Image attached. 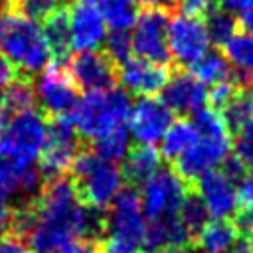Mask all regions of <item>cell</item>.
<instances>
[{
	"mask_svg": "<svg viewBox=\"0 0 253 253\" xmlns=\"http://www.w3.org/2000/svg\"><path fill=\"white\" fill-rule=\"evenodd\" d=\"M0 55L6 57L18 73L28 77L43 71L51 61L43 28L16 12H8L0 22Z\"/></svg>",
	"mask_w": 253,
	"mask_h": 253,
	"instance_id": "obj_1",
	"label": "cell"
},
{
	"mask_svg": "<svg viewBox=\"0 0 253 253\" xmlns=\"http://www.w3.org/2000/svg\"><path fill=\"white\" fill-rule=\"evenodd\" d=\"M67 178L75 190V198L81 206L103 211L111 206L115 194L121 188V168L109 160L99 158L87 142L75 154Z\"/></svg>",
	"mask_w": 253,
	"mask_h": 253,
	"instance_id": "obj_2",
	"label": "cell"
},
{
	"mask_svg": "<svg viewBox=\"0 0 253 253\" xmlns=\"http://www.w3.org/2000/svg\"><path fill=\"white\" fill-rule=\"evenodd\" d=\"M130 107V95L125 89L91 91L77 101L69 119L81 140L89 142L121 126L128 119Z\"/></svg>",
	"mask_w": 253,
	"mask_h": 253,
	"instance_id": "obj_3",
	"label": "cell"
},
{
	"mask_svg": "<svg viewBox=\"0 0 253 253\" xmlns=\"http://www.w3.org/2000/svg\"><path fill=\"white\" fill-rule=\"evenodd\" d=\"M47 136V119L28 109L12 115L0 128V158L30 164L40 156Z\"/></svg>",
	"mask_w": 253,
	"mask_h": 253,
	"instance_id": "obj_4",
	"label": "cell"
},
{
	"mask_svg": "<svg viewBox=\"0 0 253 253\" xmlns=\"http://www.w3.org/2000/svg\"><path fill=\"white\" fill-rule=\"evenodd\" d=\"M83 142L85 140H81L69 117L47 119V136L40 152V166H38L42 182L67 176L69 166L75 154L79 152V148L83 146Z\"/></svg>",
	"mask_w": 253,
	"mask_h": 253,
	"instance_id": "obj_5",
	"label": "cell"
},
{
	"mask_svg": "<svg viewBox=\"0 0 253 253\" xmlns=\"http://www.w3.org/2000/svg\"><path fill=\"white\" fill-rule=\"evenodd\" d=\"M210 36L200 18L174 16L166 26V45L170 59L180 67H192L210 51Z\"/></svg>",
	"mask_w": 253,
	"mask_h": 253,
	"instance_id": "obj_6",
	"label": "cell"
},
{
	"mask_svg": "<svg viewBox=\"0 0 253 253\" xmlns=\"http://www.w3.org/2000/svg\"><path fill=\"white\" fill-rule=\"evenodd\" d=\"M34 89L36 101L40 103V113L45 119L69 117L79 101V89L67 75L63 63L53 61L51 65H47Z\"/></svg>",
	"mask_w": 253,
	"mask_h": 253,
	"instance_id": "obj_7",
	"label": "cell"
},
{
	"mask_svg": "<svg viewBox=\"0 0 253 253\" xmlns=\"http://www.w3.org/2000/svg\"><path fill=\"white\" fill-rule=\"evenodd\" d=\"M188 188L176 176L172 168L156 170L146 182L140 196V206L148 219H158L164 215L178 213L180 202L184 200Z\"/></svg>",
	"mask_w": 253,
	"mask_h": 253,
	"instance_id": "obj_8",
	"label": "cell"
},
{
	"mask_svg": "<svg viewBox=\"0 0 253 253\" xmlns=\"http://www.w3.org/2000/svg\"><path fill=\"white\" fill-rule=\"evenodd\" d=\"M166 26H168V12L166 10H144L138 14L134 22L132 51L140 59L166 65L170 61L168 45H166Z\"/></svg>",
	"mask_w": 253,
	"mask_h": 253,
	"instance_id": "obj_9",
	"label": "cell"
},
{
	"mask_svg": "<svg viewBox=\"0 0 253 253\" xmlns=\"http://www.w3.org/2000/svg\"><path fill=\"white\" fill-rule=\"evenodd\" d=\"M67 75L77 89L87 93L113 89L117 83V65L103 51H79L67 59Z\"/></svg>",
	"mask_w": 253,
	"mask_h": 253,
	"instance_id": "obj_10",
	"label": "cell"
},
{
	"mask_svg": "<svg viewBox=\"0 0 253 253\" xmlns=\"http://www.w3.org/2000/svg\"><path fill=\"white\" fill-rule=\"evenodd\" d=\"M69 16V49L95 51L107 36V26L101 10L87 2H73L67 10Z\"/></svg>",
	"mask_w": 253,
	"mask_h": 253,
	"instance_id": "obj_11",
	"label": "cell"
},
{
	"mask_svg": "<svg viewBox=\"0 0 253 253\" xmlns=\"http://www.w3.org/2000/svg\"><path fill=\"white\" fill-rule=\"evenodd\" d=\"M174 113L154 97H142L130 107L128 113V125L130 132L136 138V142L142 144H154L158 142L166 128L172 125Z\"/></svg>",
	"mask_w": 253,
	"mask_h": 253,
	"instance_id": "obj_12",
	"label": "cell"
},
{
	"mask_svg": "<svg viewBox=\"0 0 253 253\" xmlns=\"http://www.w3.org/2000/svg\"><path fill=\"white\" fill-rule=\"evenodd\" d=\"M162 103L180 117L196 115L204 109L208 103V91L206 85H202L192 73L188 71H176L168 75L164 87H162Z\"/></svg>",
	"mask_w": 253,
	"mask_h": 253,
	"instance_id": "obj_13",
	"label": "cell"
},
{
	"mask_svg": "<svg viewBox=\"0 0 253 253\" xmlns=\"http://www.w3.org/2000/svg\"><path fill=\"white\" fill-rule=\"evenodd\" d=\"M166 79V65H158L140 57H130L117 69V81L123 85V89L138 97H152L160 93Z\"/></svg>",
	"mask_w": 253,
	"mask_h": 253,
	"instance_id": "obj_14",
	"label": "cell"
},
{
	"mask_svg": "<svg viewBox=\"0 0 253 253\" xmlns=\"http://www.w3.org/2000/svg\"><path fill=\"white\" fill-rule=\"evenodd\" d=\"M194 192H198V196L202 198L208 213L213 219H227L231 215V211L235 210L237 192H235L233 184L219 170L206 172L198 180Z\"/></svg>",
	"mask_w": 253,
	"mask_h": 253,
	"instance_id": "obj_15",
	"label": "cell"
},
{
	"mask_svg": "<svg viewBox=\"0 0 253 253\" xmlns=\"http://www.w3.org/2000/svg\"><path fill=\"white\" fill-rule=\"evenodd\" d=\"M42 188V176L38 168L14 160L0 158V200H6L14 194H26L28 198L36 196Z\"/></svg>",
	"mask_w": 253,
	"mask_h": 253,
	"instance_id": "obj_16",
	"label": "cell"
},
{
	"mask_svg": "<svg viewBox=\"0 0 253 253\" xmlns=\"http://www.w3.org/2000/svg\"><path fill=\"white\" fill-rule=\"evenodd\" d=\"M125 154L126 158L121 166V176L126 182V186H132V188L144 184L158 170L160 158H162L154 144H142V142L128 146Z\"/></svg>",
	"mask_w": 253,
	"mask_h": 253,
	"instance_id": "obj_17",
	"label": "cell"
},
{
	"mask_svg": "<svg viewBox=\"0 0 253 253\" xmlns=\"http://www.w3.org/2000/svg\"><path fill=\"white\" fill-rule=\"evenodd\" d=\"M223 47L233 69L231 83L237 89H253V36L235 34Z\"/></svg>",
	"mask_w": 253,
	"mask_h": 253,
	"instance_id": "obj_18",
	"label": "cell"
},
{
	"mask_svg": "<svg viewBox=\"0 0 253 253\" xmlns=\"http://www.w3.org/2000/svg\"><path fill=\"white\" fill-rule=\"evenodd\" d=\"M237 235L229 219H210L194 239V247L204 253H231Z\"/></svg>",
	"mask_w": 253,
	"mask_h": 253,
	"instance_id": "obj_19",
	"label": "cell"
},
{
	"mask_svg": "<svg viewBox=\"0 0 253 253\" xmlns=\"http://www.w3.org/2000/svg\"><path fill=\"white\" fill-rule=\"evenodd\" d=\"M0 105L4 107V111L10 115L34 109L36 105V89H34V81L28 75L16 73V77L0 91Z\"/></svg>",
	"mask_w": 253,
	"mask_h": 253,
	"instance_id": "obj_20",
	"label": "cell"
},
{
	"mask_svg": "<svg viewBox=\"0 0 253 253\" xmlns=\"http://www.w3.org/2000/svg\"><path fill=\"white\" fill-rule=\"evenodd\" d=\"M196 142H198V130H196L194 123L188 119H178L176 123H172L166 128V132L162 136L160 156H164L168 162H172L180 154L190 150Z\"/></svg>",
	"mask_w": 253,
	"mask_h": 253,
	"instance_id": "obj_21",
	"label": "cell"
},
{
	"mask_svg": "<svg viewBox=\"0 0 253 253\" xmlns=\"http://www.w3.org/2000/svg\"><path fill=\"white\" fill-rule=\"evenodd\" d=\"M43 34L51 49V57L55 63H63L69 49V16L67 10L61 6L43 22Z\"/></svg>",
	"mask_w": 253,
	"mask_h": 253,
	"instance_id": "obj_22",
	"label": "cell"
},
{
	"mask_svg": "<svg viewBox=\"0 0 253 253\" xmlns=\"http://www.w3.org/2000/svg\"><path fill=\"white\" fill-rule=\"evenodd\" d=\"M190 73L202 83V85H219L231 81L233 69L227 61V57L221 51H208L202 59H198L192 67Z\"/></svg>",
	"mask_w": 253,
	"mask_h": 253,
	"instance_id": "obj_23",
	"label": "cell"
},
{
	"mask_svg": "<svg viewBox=\"0 0 253 253\" xmlns=\"http://www.w3.org/2000/svg\"><path fill=\"white\" fill-rule=\"evenodd\" d=\"M178 221L180 225L184 227V231L188 233L190 241H192V247H194V239L198 237V233L202 231V227L210 221V213L202 202V198L198 196V192L194 190H188L184 200L180 202V208H178Z\"/></svg>",
	"mask_w": 253,
	"mask_h": 253,
	"instance_id": "obj_24",
	"label": "cell"
},
{
	"mask_svg": "<svg viewBox=\"0 0 253 253\" xmlns=\"http://www.w3.org/2000/svg\"><path fill=\"white\" fill-rule=\"evenodd\" d=\"M105 26L117 32H128L138 18V4L134 0H105L101 4Z\"/></svg>",
	"mask_w": 253,
	"mask_h": 253,
	"instance_id": "obj_25",
	"label": "cell"
},
{
	"mask_svg": "<svg viewBox=\"0 0 253 253\" xmlns=\"http://www.w3.org/2000/svg\"><path fill=\"white\" fill-rule=\"evenodd\" d=\"M87 146L103 160H109V162L119 160L128 150V130L125 128V125H121V126L89 140Z\"/></svg>",
	"mask_w": 253,
	"mask_h": 253,
	"instance_id": "obj_26",
	"label": "cell"
},
{
	"mask_svg": "<svg viewBox=\"0 0 253 253\" xmlns=\"http://www.w3.org/2000/svg\"><path fill=\"white\" fill-rule=\"evenodd\" d=\"M219 115L223 117L227 130L235 134L247 121L253 119V89H237Z\"/></svg>",
	"mask_w": 253,
	"mask_h": 253,
	"instance_id": "obj_27",
	"label": "cell"
},
{
	"mask_svg": "<svg viewBox=\"0 0 253 253\" xmlns=\"http://www.w3.org/2000/svg\"><path fill=\"white\" fill-rule=\"evenodd\" d=\"M206 30H208V36H210V42L215 43V45H225L235 34H237V18L223 10V8H213L208 16H206Z\"/></svg>",
	"mask_w": 253,
	"mask_h": 253,
	"instance_id": "obj_28",
	"label": "cell"
},
{
	"mask_svg": "<svg viewBox=\"0 0 253 253\" xmlns=\"http://www.w3.org/2000/svg\"><path fill=\"white\" fill-rule=\"evenodd\" d=\"M8 12H16L34 22H45L61 8V0H4Z\"/></svg>",
	"mask_w": 253,
	"mask_h": 253,
	"instance_id": "obj_29",
	"label": "cell"
},
{
	"mask_svg": "<svg viewBox=\"0 0 253 253\" xmlns=\"http://www.w3.org/2000/svg\"><path fill=\"white\" fill-rule=\"evenodd\" d=\"M105 55L117 65L125 63L126 59H130L132 55V40L128 32H117L113 30L109 36H105Z\"/></svg>",
	"mask_w": 253,
	"mask_h": 253,
	"instance_id": "obj_30",
	"label": "cell"
},
{
	"mask_svg": "<svg viewBox=\"0 0 253 253\" xmlns=\"http://www.w3.org/2000/svg\"><path fill=\"white\" fill-rule=\"evenodd\" d=\"M233 142H235V156L243 162V166L247 168V172H253V119L247 121L235 134H233Z\"/></svg>",
	"mask_w": 253,
	"mask_h": 253,
	"instance_id": "obj_31",
	"label": "cell"
},
{
	"mask_svg": "<svg viewBox=\"0 0 253 253\" xmlns=\"http://www.w3.org/2000/svg\"><path fill=\"white\" fill-rule=\"evenodd\" d=\"M227 219H229V223H231L237 239L245 241L253 233V206H241L239 204L231 211V215Z\"/></svg>",
	"mask_w": 253,
	"mask_h": 253,
	"instance_id": "obj_32",
	"label": "cell"
},
{
	"mask_svg": "<svg viewBox=\"0 0 253 253\" xmlns=\"http://www.w3.org/2000/svg\"><path fill=\"white\" fill-rule=\"evenodd\" d=\"M235 91H237V87H235L231 81H227V83H219V85H213V87H211V91L208 93V103L211 105V109H213V111L221 113V111L225 109V105L231 101V97L235 95Z\"/></svg>",
	"mask_w": 253,
	"mask_h": 253,
	"instance_id": "obj_33",
	"label": "cell"
},
{
	"mask_svg": "<svg viewBox=\"0 0 253 253\" xmlns=\"http://www.w3.org/2000/svg\"><path fill=\"white\" fill-rule=\"evenodd\" d=\"M174 6L180 10L182 16L202 18L213 10V0H174Z\"/></svg>",
	"mask_w": 253,
	"mask_h": 253,
	"instance_id": "obj_34",
	"label": "cell"
},
{
	"mask_svg": "<svg viewBox=\"0 0 253 253\" xmlns=\"http://www.w3.org/2000/svg\"><path fill=\"white\" fill-rule=\"evenodd\" d=\"M219 172H221L231 184H235V182H243V180H245L247 168L243 166V162H241L235 154H227V156L223 158V162H221Z\"/></svg>",
	"mask_w": 253,
	"mask_h": 253,
	"instance_id": "obj_35",
	"label": "cell"
},
{
	"mask_svg": "<svg viewBox=\"0 0 253 253\" xmlns=\"http://www.w3.org/2000/svg\"><path fill=\"white\" fill-rule=\"evenodd\" d=\"M59 253H99V249H97V239H87V237L73 239V241H69L67 245H63V247L59 249Z\"/></svg>",
	"mask_w": 253,
	"mask_h": 253,
	"instance_id": "obj_36",
	"label": "cell"
},
{
	"mask_svg": "<svg viewBox=\"0 0 253 253\" xmlns=\"http://www.w3.org/2000/svg\"><path fill=\"white\" fill-rule=\"evenodd\" d=\"M0 253H32V251L22 239L6 233L0 237Z\"/></svg>",
	"mask_w": 253,
	"mask_h": 253,
	"instance_id": "obj_37",
	"label": "cell"
},
{
	"mask_svg": "<svg viewBox=\"0 0 253 253\" xmlns=\"http://www.w3.org/2000/svg\"><path fill=\"white\" fill-rule=\"evenodd\" d=\"M237 202L241 206H253V176L243 180V184L237 192Z\"/></svg>",
	"mask_w": 253,
	"mask_h": 253,
	"instance_id": "obj_38",
	"label": "cell"
},
{
	"mask_svg": "<svg viewBox=\"0 0 253 253\" xmlns=\"http://www.w3.org/2000/svg\"><path fill=\"white\" fill-rule=\"evenodd\" d=\"M12 211L14 208L8 206L4 200H0V237L10 233V223H12Z\"/></svg>",
	"mask_w": 253,
	"mask_h": 253,
	"instance_id": "obj_39",
	"label": "cell"
},
{
	"mask_svg": "<svg viewBox=\"0 0 253 253\" xmlns=\"http://www.w3.org/2000/svg\"><path fill=\"white\" fill-rule=\"evenodd\" d=\"M16 73H18V71L12 67V63H10L6 57L0 55V91L16 77Z\"/></svg>",
	"mask_w": 253,
	"mask_h": 253,
	"instance_id": "obj_40",
	"label": "cell"
},
{
	"mask_svg": "<svg viewBox=\"0 0 253 253\" xmlns=\"http://www.w3.org/2000/svg\"><path fill=\"white\" fill-rule=\"evenodd\" d=\"M221 2V8L227 10V12H243L247 10L249 6H253V0H219Z\"/></svg>",
	"mask_w": 253,
	"mask_h": 253,
	"instance_id": "obj_41",
	"label": "cell"
},
{
	"mask_svg": "<svg viewBox=\"0 0 253 253\" xmlns=\"http://www.w3.org/2000/svg\"><path fill=\"white\" fill-rule=\"evenodd\" d=\"M136 4L144 6L146 10H170L174 6V0H134Z\"/></svg>",
	"mask_w": 253,
	"mask_h": 253,
	"instance_id": "obj_42",
	"label": "cell"
},
{
	"mask_svg": "<svg viewBox=\"0 0 253 253\" xmlns=\"http://www.w3.org/2000/svg\"><path fill=\"white\" fill-rule=\"evenodd\" d=\"M237 22H239V26L245 30V34L253 36V6H249L247 10H243L241 16L237 18Z\"/></svg>",
	"mask_w": 253,
	"mask_h": 253,
	"instance_id": "obj_43",
	"label": "cell"
},
{
	"mask_svg": "<svg viewBox=\"0 0 253 253\" xmlns=\"http://www.w3.org/2000/svg\"><path fill=\"white\" fill-rule=\"evenodd\" d=\"M160 253H188V249H182V247H166Z\"/></svg>",
	"mask_w": 253,
	"mask_h": 253,
	"instance_id": "obj_44",
	"label": "cell"
},
{
	"mask_svg": "<svg viewBox=\"0 0 253 253\" xmlns=\"http://www.w3.org/2000/svg\"><path fill=\"white\" fill-rule=\"evenodd\" d=\"M245 245H247V249H249V251L253 253V233H251V235H249V237L245 239Z\"/></svg>",
	"mask_w": 253,
	"mask_h": 253,
	"instance_id": "obj_45",
	"label": "cell"
},
{
	"mask_svg": "<svg viewBox=\"0 0 253 253\" xmlns=\"http://www.w3.org/2000/svg\"><path fill=\"white\" fill-rule=\"evenodd\" d=\"M81 2H87V4H93V6H101L105 0H81Z\"/></svg>",
	"mask_w": 253,
	"mask_h": 253,
	"instance_id": "obj_46",
	"label": "cell"
},
{
	"mask_svg": "<svg viewBox=\"0 0 253 253\" xmlns=\"http://www.w3.org/2000/svg\"><path fill=\"white\" fill-rule=\"evenodd\" d=\"M2 4H4V2L0 0V22H2Z\"/></svg>",
	"mask_w": 253,
	"mask_h": 253,
	"instance_id": "obj_47",
	"label": "cell"
}]
</instances>
